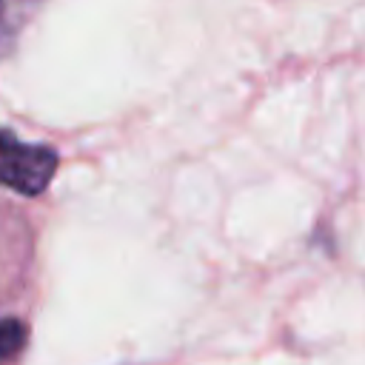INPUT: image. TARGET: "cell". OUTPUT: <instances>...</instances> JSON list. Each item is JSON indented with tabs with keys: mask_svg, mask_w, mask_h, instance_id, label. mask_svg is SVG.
Instances as JSON below:
<instances>
[{
	"mask_svg": "<svg viewBox=\"0 0 365 365\" xmlns=\"http://www.w3.org/2000/svg\"><path fill=\"white\" fill-rule=\"evenodd\" d=\"M29 331L20 319H0V365L14 362L26 348Z\"/></svg>",
	"mask_w": 365,
	"mask_h": 365,
	"instance_id": "obj_2",
	"label": "cell"
},
{
	"mask_svg": "<svg viewBox=\"0 0 365 365\" xmlns=\"http://www.w3.org/2000/svg\"><path fill=\"white\" fill-rule=\"evenodd\" d=\"M57 171V151L43 143H23L0 128V185L37 197L48 188Z\"/></svg>",
	"mask_w": 365,
	"mask_h": 365,
	"instance_id": "obj_1",
	"label": "cell"
}]
</instances>
